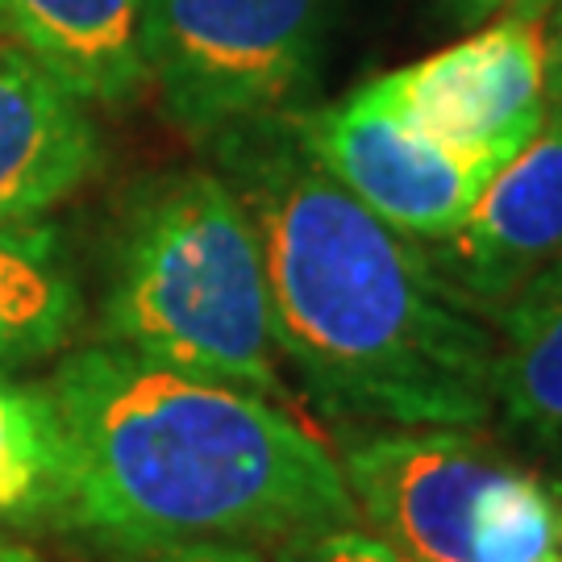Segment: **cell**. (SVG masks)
I'll return each mask as SVG.
<instances>
[{
  "instance_id": "ba28073f",
  "label": "cell",
  "mask_w": 562,
  "mask_h": 562,
  "mask_svg": "<svg viewBox=\"0 0 562 562\" xmlns=\"http://www.w3.org/2000/svg\"><path fill=\"white\" fill-rule=\"evenodd\" d=\"M446 288L471 313L501 317L525 283L562 259V109L487 176L446 238L429 241Z\"/></svg>"
},
{
  "instance_id": "5b68a950",
  "label": "cell",
  "mask_w": 562,
  "mask_h": 562,
  "mask_svg": "<svg viewBox=\"0 0 562 562\" xmlns=\"http://www.w3.org/2000/svg\"><path fill=\"white\" fill-rule=\"evenodd\" d=\"M334 0H146V80L196 138L280 117L317 76Z\"/></svg>"
},
{
  "instance_id": "52a82bcc",
  "label": "cell",
  "mask_w": 562,
  "mask_h": 562,
  "mask_svg": "<svg viewBox=\"0 0 562 562\" xmlns=\"http://www.w3.org/2000/svg\"><path fill=\"white\" fill-rule=\"evenodd\" d=\"M371 83L429 138L459 150L513 155L550 109L542 21L480 25L454 46Z\"/></svg>"
},
{
  "instance_id": "6da1fadb",
  "label": "cell",
  "mask_w": 562,
  "mask_h": 562,
  "mask_svg": "<svg viewBox=\"0 0 562 562\" xmlns=\"http://www.w3.org/2000/svg\"><path fill=\"white\" fill-rule=\"evenodd\" d=\"M222 180L259 238L271 329L308 392L392 429H475L496 413V338L422 241L362 209L292 121L222 134Z\"/></svg>"
},
{
  "instance_id": "ffe728a7",
  "label": "cell",
  "mask_w": 562,
  "mask_h": 562,
  "mask_svg": "<svg viewBox=\"0 0 562 562\" xmlns=\"http://www.w3.org/2000/svg\"><path fill=\"white\" fill-rule=\"evenodd\" d=\"M559 542H562V521H559Z\"/></svg>"
},
{
  "instance_id": "8fae6325",
  "label": "cell",
  "mask_w": 562,
  "mask_h": 562,
  "mask_svg": "<svg viewBox=\"0 0 562 562\" xmlns=\"http://www.w3.org/2000/svg\"><path fill=\"white\" fill-rule=\"evenodd\" d=\"M80 313V283L55 229L0 225V371L55 355L76 334Z\"/></svg>"
},
{
  "instance_id": "5bb4252c",
  "label": "cell",
  "mask_w": 562,
  "mask_h": 562,
  "mask_svg": "<svg viewBox=\"0 0 562 562\" xmlns=\"http://www.w3.org/2000/svg\"><path fill=\"white\" fill-rule=\"evenodd\" d=\"M276 562H408L392 546L359 525H325L280 542Z\"/></svg>"
},
{
  "instance_id": "8992f818",
  "label": "cell",
  "mask_w": 562,
  "mask_h": 562,
  "mask_svg": "<svg viewBox=\"0 0 562 562\" xmlns=\"http://www.w3.org/2000/svg\"><path fill=\"white\" fill-rule=\"evenodd\" d=\"M292 130L362 209L422 246L446 238L487 176L508 159L501 150H459L413 130L375 83H362L329 109L304 113Z\"/></svg>"
},
{
  "instance_id": "9a60e30c",
  "label": "cell",
  "mask_w": 562,
  "mask_h": 562,
  "mask_svg": "<svg viewBox=\"0 0 562 562\" xmlns=\"http://www.w3.org/2000/svg\"><path fill=\"white\" fill-rule=\"evenodd\" d=\"M113 562H267L246 542H217V538H196V542H146V546H113Z\"/></svg>"
},
{
  "instance_id": "2e32d148",
  "label": "cell",
  "mask_w": 562,
  "mask_h": 562,
  "mask_svg": "<svg viewBox=\"0 0 562 562\" xmlns=\"http://www.w3.org/2000/svg\"><path fill=\"white\" fill-rule=\"evenodd\" d=\"M446 25L454 30H480L492 21H546L554 0H434Z\"/></svg>"
},
{
  "instance_id": "ac0fdd59",
  "label": "cell",
  "mask_w": 562,
  "mask_h": 562,
  "mask_svg": "<svg viewBox=\"0 0 562 562\" xmlns=\"http://www.w3.org/2000/svg\"><path fill=\"white\" fill-rule=\"evenodd\" d=\"M0 562H42L34 550H25V546H18V542H4L0 538Z\"/></svg>"
},
{
  "instance_id": "7a4b0ae2",
  "label": "cell",
  "mask_w": 562,
  "mask_h": 562,
  "mask_svg": "<svg viewBox=\"0 0 562 562\" xmlns=\"http://www.w3.org/2000/svg\"><path fill=\"white\" fill-rule=\"evenodd\" d=\"M59 422L50 517L109 546L288 542L359 521L341 462L259 392L121 346L76 350L46 383Z\"/></svg>"
},
{
  "instance_id": "30bf717a",
  "label": "cell",
  "mask_w": 562,
  "mask_h": 562,
  "mask_svg": "<svg viewBox=\"0 0 562 562\" xmlns=\"http://www.w3.org/2000/svg\"><path fill=\"white\" fill-rule=\"evenodd\" d=\"M0 25L80 101L117 104L146 83V0H0Z\"/></svg>"
},
{
  "instance_id": "9c48e42d",
  "label": "cell",
  "mask_w": 562,
  "mask_h": 562,
  "mask_svg": "<svg viewBox=\"0 0 562 562\" xmlns=\"http://www.w3.org/2000/svg\"><path fill=\"white\" fill-rule=\"evenodd\" d=\"M97 162L83 101L21 50H0V225L67 201Z\"/></svg>"
},
{
  "instance_id": "277c9868",
  "label": "cell",
  "mask_w": 562,
  "mask_h": 562,
  "mask_svg": "<svg viewBox=\"0 0 562 562\" xmlns=\"http://www.w3.org/2000/svg\"><path fill=\"white\" fill-rule=\"evenodd\" d=\"M355 513L408 562H538L559 546L546 483L471 429H387L341 459Z\"/></svg>"
},
{
  "instance_id": "e0dca14e",
  "label": "cell",
  "mask_w": 562,
  "mask_h": 562,
  "mask_svg": "<svg viewBox=\"0 0 562 562\" xmlns=\"http://www.w3.org/2000/svg\"><path fill=\"white\" fill-rule=\"evenodd\" d=\"M546 34V101L550 109H562V0H554V9L542 21Z\"/></svg>"
},
{
  "instance_id": "7c38bea8",
  "label": "cell",
  "mask_w": 562,
  "mask_h": 562,
  "mask_svg": "<svg viewBox=\"0 0 562 562\" xmlns=\"http://www.w3.org/2000/svg\"><path fill=\"white\" fill-rule=\"evenodd\" d=\"M496 322L501 417L538 442H562V259L525 283Z\"/></svg>"
},
{
  "instance_id": "4fadbf2b",
  "label": "cell",
  "mask_w": 562,
  "mask_h": 562,
  "mask_svg": "<svg viewBox=\"0 0 562 562\" xmlns=\"http://www.w3.org/2000/svg\"><path fill=\"white\" fill-rule=\"evenodd\" d=\"M59 422L46 387L0 380V521L50 508Z\"/></svg>"
},
{
  "instance_id": "d6986e66",
  "label": "cell",
  "mask_w": 562,
  "mask_h": 562,
  "mask_svg": "<svg viewBox=\"0 0 562 562\" xmlns=\"http://www.w3.org/2000/svg\"><path fill=\"white\" fill-rule=\"evenodd\" d=\"M538 562H562V546H554V550H550L546 559H538Z\"/></svg>"
},
{
  "instance_id": "3957f363",
  "label": "cell",
  "mask_w": 562,
  "mask_h": 562,
  "mask_svg": "<svg viewBox=\"0 0 562 562\" xmlns=\"http://www.w3.org/2000/svg\"><path fill=\"white\" fill-rule=\"evenodd\" d=\"M109 346L201 380L283 396L280 346L255 225L213 171H176L142 192L121 225Z\"/></svg>"
}]
</instances>
